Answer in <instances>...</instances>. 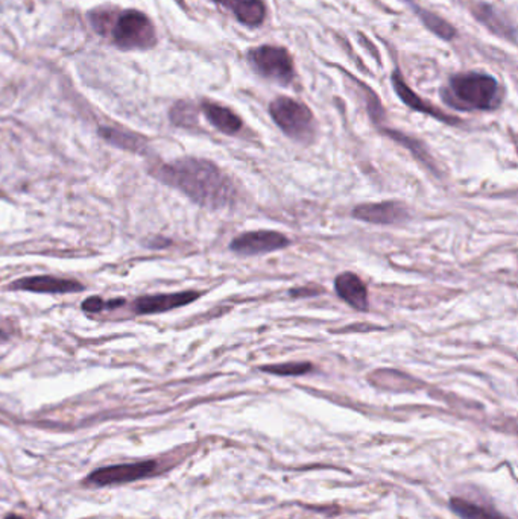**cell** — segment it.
I'll return each mask as SVG.
<instances>
[{"instance_id":"obj_1","label":"cell","mask_w":518,"mask_h":519,"mask_svg":"<svg viewBox=\"0 0 518 519\" xmlns=\"http://www.w3.org/2000/svg\"><path fill=\"white\" fill-rule=\"evenodd\" d=\"M154 175L210 210L227 208L236 201V188L216 164L199 158H181L158 166Z\"/></svg>"},{"instance_id":"obj_2","label":"cell","mask_w":518,"mask_h":519,"mask_svg":"<svg viewBox=\"0 0 518 519\" xmlns=\"http://www.w3.org/2000/svg\"><path fill=\"white\" fill-rule=\"evenodd\" d=\"M441 97L459 112H493L502 104L503 90L493 76L470 71L452 76L442 87Z\"/></svg>"},{"instance_id":"obj_3","label":"cell","mask_w":518,"mask_h":519,"mask_svg":"<svg viewBox=\"0 0 518 519\" xmlns=\"http://www.w3.org/2000/svg\"><path fill=\"white\" fill-rule=\"evenodd\" d=\"M270 114L275 125L292 140L310 143L315 136V119L309 106L290 97L280 96L271 102Z\"/></svg>"},{"instance_id":"obj_4","label":"cell","mask_w":518,"mask_h":519,"mask_svg":"<svg viewBox=\"0 0 518 519\" xmlns=\"http://www.w3.org/2000/svg\"><path fill=\"white\" fill-rule=\"evenodd\" d=\"M114 45L121 49H149L155 45L157 37L151 21L140 11H125L116 15L110 26Z\"/></svg>"},{"instance_id":"obj_5","label":"cell","mask_w":518,"mask_h":519,"mask_svg":"<svg viewBox=\"0 0 518 519\" xmlns=\"http://www.w3.org/2000/svg\"><path fill=\"white\" fill-rule=\"evenodd\" d=\"M248 61L260 76L280 86H289L294 81V60L281 46H257L248 52Z\"/></svg>"},{"instance_id":"obj_6","label":"cell","mask_w":518,"mask_h":519,"mask_svg":"<svg viewBox=\"0 0 518 519\" xmlns=\"http://www.w3.org/2000/svg\"><path fill=\"white\" fill-rule=\"evenodd\" d=\"M158 474V462L142 460L132 464L108 465L95 469L87 475L82 484L87 488H107L117 484L132 483Z\"/></svg>"},{"instance_id":"obj_7","label":"cell","mask_w":518,"mask_h":519,"mask_svg":"<svg viewBox=\"0 0 518 519\" xmlns=\"http://www.w3.org/2000/svg\"><path fill=\"white\" fill-rule=\"evenodd\" d=\"M289 239L277 231H251L240 234L234 239L230 247L231 251L240 255H257V254H268L279 251L289 247Z\"/></svg>"},{"instance_id":"obj_8","label":"cell","mask_w":518,"mask_h":519,"mask_svg":"<svg viewBox=\"0 0 518 519\" xmlns=\"http://www.w3.org/2000/svg\"><path fill=\"white\" fill-rule=\"evenodd\" d=\"M353 217L374 225H394L406 221L407 210L396 201L363 204L353 210Z\"/></svg>"},{"instance_id":"obj_9","label":"cell","mask_w":518,"mask_h":519,"mask_svg":"<svg viewBox=\"0 0 518 519\" xmlns=\"http://www.w3.org/2000/svg\"><path fill=\"white\" fill-rule=\"evenodd\" d=\"M199 297L198 292L164 293V295H149L138 297L134 303V310L140 314H155L166 313L175 308L183 307L194 303Z\"/></svg>"},{"instance_id":"obj_10","label":"cell","mask_w":518,"mask_h":519,"mask_svg":"<svg viewBox=\"0 0 518 519\" xmlns=\"http://www.w3.org/2000/svg\"><path fill=\"white\" fill-rule=\"evenodd\" d=\"M392 87H394V90H396L397 95L398 97L402 99L405 104H406L409 108L412 110H415V112L424 113V114H429V116L435 117L439 121H446V123H450V125H456L459 123V119L456 117L448 116L446 113L441 112L439 108L437 106L432 105V104H429V102L424 101L422 97L415 95L414 91H412L411 87L407 86L405 80H403V76L400 75V71H394L392 73Z\"/></svg>"},{"instance_id":"obj_11","label":"cell","mask_w":518,"mask_h":519,"mask_svg":"<svg viewBox=\"0 0 518 519\" xmlns=\"http://www.w3.org/2000/svg\"><path fill=\"white\" fill-rule=\"evenodd\" d=\"M11 289L16 290H28V292L38 293H71L81 292L84 286L81 282L64 278L51 277V275H40V277H28L17 280L11 284Z\"/></svg>"},{"instance_id":"obj_12","label":"cell","mask_w":518,"mask_h":519,"mask_svg":"<svg viewBox=\"0 0 518 519\" xmlns=\"http://www.w3.org/2000/svg\"><path fill=\"white\" fill-rule=\"evenodd\" d=\"M335 290L342 301L357 310V312H368V290L361 278L353 272H344L338 275L335 280Z\"/></svg>"},{"instance_id":"obj_13","label":"cell","mask_w":518,"mask_h":519,"mask_svg":"<svg viewBox=\"0 0 518 519\" xmlns=\"http://www.w3.org/2000/svg\"><path fill=\"white\" fill-rule=\"evenodd\" d=\"M221 8L230 11L236 21L248 28H259L266 19L263 0H214Z\"/></svg>"},{"instance_id":"obj_14","label":"cell","mask_w":518,"mask_h":519,"mask_svg":"<svg viewBox=\"0 0 518 519\" xmlns=\"http://www.w3.org/2000/svg\"><path fill=\"white\" fill-rule=\"evenodd\" d=\"M204 114L207 121L213 125L216 130L224 132L227 136H236L242 130V121L236 113L231 112L227 106L219 105L214 102H203Z\"/></svg>"},{"instance_id":"obj_15","label":"cell","mask_w":518,"mask_h":519,"mask_svg":"<svg viewBox=\"0 0 518 519\" xmlns=\"http://www.w3.org/2000/svg\"><path fill=\"white\" fill-rule=\"evenodd\" d=\"M472 14L494 34H497L500 37H509L511 41H515L514 26L509 25L508 21H505L502 15L494 10L493 6L487 5V4H479L472 10Z\"/></svg>"},{"instance_id":"obj_16","label":"cell","mask_w":518,"mask_h":519,"mask_svg":"<svg viewBox=\"0 0 518 519\" xmlns=\"http://www.w3.org/2000/svg\"><path fill=\"white\" fill-rule=\"evenodd\" d=\"M99 134L104 140L112 143L113 146L121 147L125 151L140 152L146 146V141L143 140V137L121 128L104 127L99 130Z\"/></svg>"},{"instance_id":"obj_17","label":"cell","mask_w":518,"mask_h":519,"mask_svg":"<svg viewBox=\"0 0 518 519\" xmlns=\"http://www.w3.org/2000/svg\"><path fill=\"white\" fill-rule=\"evenodd\" d=\"M450 507L455 514L459 515L464 519H509L508 516L498 514L497 510L476 505V503L464 498L450 499Z\"/></svg>"},{"instance_id":"obj_18","label":"cell","mask_w":518,"mask_h":519,"mask_svg":"<svg viewBox=\"0 0 518 519\" xmlns=\"http://www.w3.org/2000/svg\"><path fill=\"white\" fill-rule=\"evenodd\" d=\"M417 14L422 19V23L426 25V28L432 30L433 34H437L442 40H453L455 36H456V29L444 19L438 17L437 14L429 13L426 10H417Z\"/></svg>"},{"instance_id":"obj_19","label":"cell","mask_w":518,"mask_h":519,"mask_svg":"<svg viewBox=\"0 0 518 519\" xmlns=\"http://www.w3.org/2000/svg\"><path fill=\"white\" fill-rule=\"evenodd\" d=\"M171 121L177 127L194 128L198 123V113L192 104L179 102L171 110Z\"/></svg>"},{"instance_id":"obj_20","label":"cell","mask_w":518,"mask_h":519,"mask_svg":"<svg viewBox=\"0 0 518 519\" xmlns=\"http://www.w3.org/2000/svg\"><path fill=\"white\" fill-rule=\"evenodd\" d=\"M263 373H275V375H305L310 373L313 366L307 362H292V364H268L262 366Z\"/></svg>"},{"instance_id":"obj_21","label":"cell","mask_w":518,"mask_h":519,"mask_svg":"<svg viewBox=\"0 0 518 519\" xmlns=\"http://www.w3.org/2000/svg\"><path fill=\"white\" fill-rule=\"evenodd\" d=\"M123 299H113V301H105L99 297H92L86 299L82 303V308L88 313H97L102 312V310H113V308L119 307L122 306Z\"/></svg>"},{"instance_id":"obj_22","label":"cell","mask_w":518,"mask_h":519,"mask_svg":"<svg viewBox=\"0 0 518 519\" xmlns=\"http://www.w3.org/2000/svg\"><path fill=\"white\" fill-rule=\"evenodd\" d=\"M4 519H25V518H23V516H21V515L10 514L6 515L5 518Z\"/></svg>"},{"instance_id":"obj_23","label":"cell","mask_w":518,"mask_h":519,"mask_svg":"<svg viewBox=\"0 0 518 519\" xmlns=\"http://www.w3.org/2000/svg\"><path fill=\"white\" fill-rule=\"evenodd\" d=\"M0 339H5V334H4V331H2V330H0Z\"/></svg>"}]
</instances>
